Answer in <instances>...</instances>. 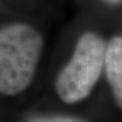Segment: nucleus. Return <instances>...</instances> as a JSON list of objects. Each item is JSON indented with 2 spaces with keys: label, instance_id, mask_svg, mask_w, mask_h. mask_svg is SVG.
<instances>
[{
  "label": "nucleus",
  "instance_id": "obj_1",
  "mask_svg": "<svg viewBox=\"0 0 122 122\" xmlns=\"http://www.w3.org/2000/svg\"><path fill=\"white\" fill-rule=\"evenodd\" d=\"M39 30L26 23L0 27V94L15 96L30 87L43 53Z\"/></svg>",
  "mask_w": 122,
  "mask_h": 122
},
{
  "label": "nucleus",
  "instance_id": "obj_2",
  "mask_svg": "<svg viewBox=\"0 0 122 122\" xmlns=\"http://www.w3.org/2000/svg\"><path fill=\"white\" fill-rule=\"evenodd\" d=\"M105 48L95 33H84L79 37L72 57L56 80V92L62 102L74 104L91 94L104 68Z\"/></svg>",
  "mask_w": 122,
  "mask_h": 122
},
{
  "label": "nucleus",
  "instance_id": "obj_3",
  "mask_svg": "<svg viewBox=\"0 0 122 122\" xmlns=\"http://www.w3.org/2000/svg\"><path fill=\"white\" fill-rule=\"evenodd\" d=\"M104 67L115 103L122 110V35L112 37L106 44Z\"/></svg>",
  "mask_w": 122,
  "mask_h": 122
},
{
  "label": "nucleus",
  "instance_id": "obj_4",
  "mask_svg": "<svg viewBox=\"0 0 122 122\" xmlns=\"http://www.w3.org/2000/svg\"><path fill=\"white\" fill-rule=\"evenodd\" d=\"M27 122H86L81 119L69 117V115H61V114H43V115H35L27 120Z\"/></svg>",
  "mask_w": 122,
  "mask_h": 122
},
{
  "label": "nucleus",
  "instance_id": "obj_5",
  "mask_svg": "<svg viewBox=\"0 0 122 122\" xmlns=\"http://www.w3.org/2000/svg\"><path fill=\"white\" fill-rule=\"evenodd\" d=\"M105 2H107L110 5H120L122 4V0H103Z\"/></svg>",
  "mask_w": 122,
  "mask_h": 122
}]
</instances>
